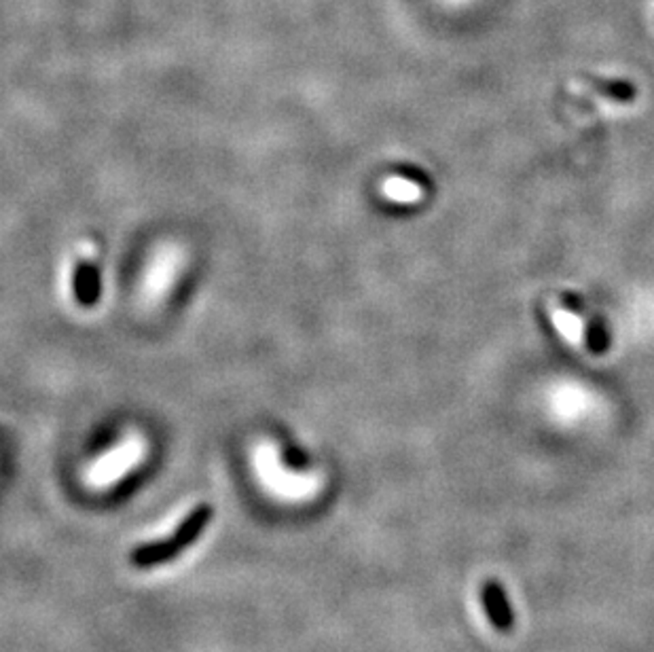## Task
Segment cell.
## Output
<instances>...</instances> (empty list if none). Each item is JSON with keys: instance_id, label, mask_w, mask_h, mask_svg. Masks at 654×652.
Masks as SVG:
<instances>
[{"instance_id": "cell-6", "label": "cell", "mask_w": 654, "mask_h": 652, "mask_svg": "<svg viewBox=\"0 0 654 652\" xmlns=\"http://www.w3.org/2000/svg\"><path fill=\"white\" fill-rule=\"evenodd\" d=\"M383 193L394 202H411L419 196V189L415 185L409 183L405 178H390L386 185H383Z\"/></svg>"}, {"instance_id": "cell-5", "label": "cell", "mask_w": 654, "mask_h": 652, "mask_svg": "<svg viewBox=\"0 0 654 652\" xmlns=\"http://www.w3.org/2000/svg\"><path fill=\"white\" fill-rule=\"evenodd\" d=\"M83 250H85V261L81 263V269H79V297L81 301H85V303H91L93 299H96L98 294V272L96 267L91 265L90 259L93 256V246L90 242L83 244Z\"/></svg>"}, {"instance_id": "cell-1", "label": "cell", "mask_w": 654, "mask_h": 652, "mask_svg": "<svg viewBox=\"0 0 654 652\" xmlns=\"http://www.w3.org/2000/svg\"><path fill=\"white\" fill-rule=\"evenodd\" d=\"M255 470L261 485L272 494L274 498L284 503H305L318 496L322 489V476L316 473H294L282 466L278 445L274 441H261L253 454Z\"/></svg>"}, {"instance_id": "cell-4", "label": "cell", "mask_w": 654, "mask_h": 652, "mask_svg": "<svg viewBox=\"0 0 654 652\" xmlns=\"http://www.w3.org/2000/svg\"><path fill=\"white\" fill-rule=\"evenodd\" d=\"M185 265V250L178 244H159L150 254V259L144 267L140 297L147 307H155L168 297L172 291L180 269Z\"/></svg>"}, {"instance_id": "cell-2", "label": "cell", "mask_w": 654, "mask_h": 652, "mask_svg": "<svg viewBox=\"0 0 654 652\" xmlns=\"http://www.w3.org/2000/svg\"><path fill=\"white\" fill-rule=\"evenodd\" d=\"M210 506H197V509H193L176 525V532L172 536L134 551V553H131V561L140 568H153L168 563L169 560H174V557H178L182 551L191 547V544L204 534L207 523H210Z\"/></svg>"}, {"instance_id": "cell-3", "label": "cell", "mask_w": 654, "mask_h": 652, "mask_svg": "<svg viewBox=\"0 0 654 652\" xmlns=\"http://www.w3.org/2000/svg\"><path fill=\"white\" fill-rule=\"evenodd\" d=\"M144 455H147V441H144V436L138 435V432H131L117 447H112L109 454L98 457V460L87 468L85 483L91 489H106L115 485L130 470L140 466Z\"/></svg>"}]
</instances>
